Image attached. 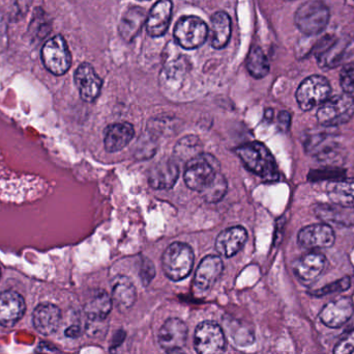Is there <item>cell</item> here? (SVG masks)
I'll return each instance as SVG.
<instances>
[{
	"label": "cell",
	"instance_id": "cell-1",
	"mask_svg": "<svg viewBox=\"0 0 354 354\" xmlns=\"http://www.w3.org/2000/svg\"><path fill=\"white\" fill-rule=\"evenodd\" d=\"M236 154L247 170L268 182L278 181V166L270 150L259 141H252L237 148Z\"/></svg>",
	"mask_w": 354,
	"mask_h": 354
},
{
	"label": "cell",
	"instance_id": "cell-2",
	"mask_svg": "<svg viewBox=\"0 0 354 354\" xmlns=\"http://www.w3.org/2000/svg\"><path fill=\"white\" fill-rule=\"evenodd\" d=\"M218 172L220 164L218 160L209 154L200 153L185 163L183 179L191 191L201 193Z\"/></svg>",
	"mask_w": 354,
	"mask_h": 354
},
{
	"label": "cell",
	"instance_id": "cell-3",
	"mask_svg": "<svg viewBox=\"0 0 354 354\" xmlns=\"http://www.w3.org/2000/svg\"><path fill=\"white\" fill-rule=\"evenodd\" d=\"M316 57L322 69H335L354 54V39L351 37H322L316 44Z\"/></svg>",
	"mask_w": 354,
	"mask_h": 354
},
{
	"label": "cell",
	"instance_id": "cell-4",
	"mask_svg": "<svg viewBox=\"0 0 354 354\" xmlns=\"http://www.w3.org/2000/svg\"><path fill=\"white\" fill-rule=\"evenodd\" d=\"M330 12L328 6L322 0H309L301 4L295 12V22L304 35H319L330 22Z\"/></svg>",
	"mask_w": 354,
	"mask_h": 354
},
{
	"label": "cell",
	"instance_id": "cell-5",
	"mask_svg": "<svg viewBox=\"0 0 354 354\" xmlns=\"http://www.w3.org/2000/svg\"><path fill=\"white\" fill-rule=\"evenodd\" d=\"M194 251L187 243L174 242L162 256V267L167 278L181 281L189 276L193 269Z\"/></svg>",
	"mask_w": 354,
	"mask_h": 354
},
{
	"label": "cell",
	"instance_id": "cell-6",
	"mask_svg": "<svg viewBox=\"0 0 354 354\" xmlns=\"http://www.w3.org/2000/svg\"><path fill=\"white\" fill-rule=\"evenodd\" d=\"M354 114V99L347 94L333 96L319 106L318 123L324 127H337L349 122Z\"/></svg>",
	"mask_w": 354,
	"mask_h": 354
},
{
	"label": "cell",
	"instance_id": "cell-7",
	"mask_svg": "<svg viewBox=\"0 0 354 354\" xmlns=\"http://www.w3.org/2000/svg\"><path fill=\"white\" fill-rule=\"evenodd\" d=\"M41 60L44 66L55 76H62L72 66V54L62 35L52 37L41 48Z\"/></svg>",
	"mask_w": 354,
	"mask_h": 354
},
{
	"label": "cell",
	"instance_id": "cell-8",
	"mask_svg": "<svg viewBox=\"0 0 354 354\" xmlns=\"http://www.w3.org/2000/svg\"><path fill=\"white\" fill-rule=\"evenodd\" d=\"M332 87L330 81L322 75H312L299 85L295 97L299 107L309 112L322 105L330 97Z\"/></svg>",
	"mask_w": 354,
	"mask_h": 354
},
{
	"label": "cell",
	"instance_id": "cell-9",
	"mask_svg": "<svg viewBox=\"0 0 354 354\" xmlns=\"http://www.w3.org/2000/svg\"><path fill=\"white\" fill-rule=\"evenodd\" d=\"M207 37V25L198 17H181L174 28V39L183 49L200 47L205 43Z\"/></svg>",
	"mask_w": 354,
	"mask_h": 354
},
{
	"label": "cell",
	"instance_id": "cell-10",
	"mask_svg": "<svg viewBox=\"0 0 354 354\" xmlns=\"http://www.w3.org/2000/svg\"><path fill=\"white\" fill-rule=\"evenodd\" d=\"M194 347L198 353L214 354L225 351L226 339L218 324L212 321L200 324L195 330Z\"/></svg>",
	"mask_w": 354,
	"mask_h": 354
},
{
	"label": "cell",
	"instance_id": "cell-11",
	"mask_svg": "<svg viewBox=\"0 0 354 354\" xmlns=\"http://www.w3.org/2000/svg\"><path fill=\"white\" fill-rule=\"evenodd\" d=\"M336 241V235L326 222L310 224L299 231L297 242L306 249H330Z\"/></svg>",
	"mask_w": 354,
	"mask_h": 354
},
{
	"label": "cell",
	"instance_id": "cell-12",
	"mask_svg": "<svg viewBox=\"0 0 354 354\" xmlns=\"http://www.w3.org/2000/svg\"><path fill=\"white\" fill-rule=\"evenodd\" d=\"M187 338V328L185 322L177 318H170L159 332V344L167 353H180L185 348Z\"/></svg>",
	"mask_w": 354,
	"mask_h": 354
},
{
	"label": "cell",
	"instance_id": "cell-13",
	"mask_svg": "<svg viewBox=\"0 0 354 354\" xmlns=\"http://www.w3.org/2000/svg\"><path fill=\"white\" fill-rule=\"evenodd\" d=\"M74 80L83 101L91 103L97 100L103 87V80L91 64H81L75 72Z\"/></svg>",
	"mask_w": 354,
	"mask_h": 354
},
{
	"label": "cell",
	"instance_id": "cell-14",
	"mask_svg": "<svg viewBox=\"0 0 354 354\" xmlns=\"http://www.w3.org/2000/svg\"><path fill=\"white\" fill-rule=\"evenodd\" d=\"M354 313L353 299L340 297L328 303L319 314L320 321L330 328H339L351 320Z\"/></svg>",
	"mask_w": 354,
	"mask_h": 354
},
{
	"label": "cell",
	"instance_id": "cell-15",
	"mask_svg": "<svg viewBox=\"0 0 354 354\" xmlns=\"http://www.w3.org/2000/svg\"><path fill=\"white\" fill-rule=\"evenodd\" d=\"M26 306L22 295L16 291L8 290L0 293V326L12 328L25 314Z\"/></svg>",
	"mask_w": 354,
	"mask_h": 354
},
{
	"label": "cell",
	"instance_id": "cell-16",
	"mask_svg": "<svg viewBox=\"0 0 354 354\" xmlns=\"http://www.w3.org/2000/svg\"><path fill=\"white\" fill-rule=\"evenodd\" d=\"M326 265V258L322 254L310 253L293 263V272L301 284L309 286L315 282Z\"/></svg>",
	"mask_w": 354,
	"mask_h": 354
},
{
	"label": "cell",
	"instance_id": "cell-17",
	"mask_svg": "<svg viewBox=\"0 0 354 354\" xmlns=\"http://www.w3.org/2000/svg\"><path fill=\"white\" fill-rule=\"evenodd\" d=\"M224 264L218 256L209 255L204 257L196 270L194 286L200 292H205L212 288L222 276Z\"/></svg>",
	"mask_w": 354,
	"mask_h": 354
},
{
	"label": "cell",
	"instance_id": "cell-18",
	"mask_svg": "<svg viewBox=\"0 0 354 354\" xmlns=\"http://www.w3.org/2000/svg\"><path fill=\"white\" fill-rule=\"evenodd\" d=\"M248 240V232L243 227H231L216 237V249L221 256L231 258L243 249Z\"/></svg>",
	"mask_w": 354,
	"mask_h": 354
},
{
	"label": "cell",
	"instance_id": "cell-19",
	"mask_svg": "<svg viewBox=\"0 0 354 354\" xmlns=\"http://www.w3.org/2000/svg\"><path fill=\"white\" fill-rule=\"evenodd\" d=\"M171 0H159L147 16L145 22L147 33L153 37L165 35L171 21Z\"/></svg>",
	"mask_w": 354,
	"mask_h": 354
},
{
	"label": "cell",
	"instance_id": "cell-20",
	"mask_svg": "<svg viewBox=\"0 0 354 354\" xmlns=\"http://www.w3.org/2000/svg\"><path fill=\"white\" fill-rule=\"evenodd\" d=\"M62 311L52 303H41L35 308L32 315L33 326L39 334L50 336L59 328Z\"/></svg>",
	"mask_w": 354,
	"mask_h": 354
},
{
	"label": "cell",
	"instance_id": "cell-21",
	"mask_svg": "<svg viewBox=\"0 0 354 354\" xmlns=\"http://www.w3.org/2000/svg\"><path fill=\"white\" fill-rule=\"evenodd\" d=\"M178 176L176 160L164 159L149 170V183L153 189H170L176 185Z\"/></svg>",
	"mask_w": 354,
	"mask_h": 354
},
{
	"label": "cell",
	"instance_id": "cell-22",
	"mask_svg": "<svg viewBox=\"0 0 354 354\" xmlns=\"http://www.w3.org/2000/svg\"><path fill=\"white\" fill-rule=\"evenodd\" d=\"M135 129L132 124L128 122L116 123L110 125L105 131L106 151L109 153H116L122 151L134 139Z\"/></svg>",
	"mask_w": 354,
	"mask_h": 354
},
{
	"label": "cell",
	"instance_id": "cell-23",
	"mask_svg": "<svg viewBox=\"0 0 354 354\" xmlns=\"http://www.w3.org/2000/svg\"><path fill=\"white\" fill-rule=\"evenodd\" d=\"M112 303V297L106 291H95V294L87 301L84 308L88 321L103 324L111 312Z\"/></svg>",
	"mask_w": 354,
	"mask_h": 354
},
{
	"label": "cell",
	"instance_id": "cell-24",
	"mask_svg": "<svg viewBox=\"0 0 354 354\" xmlns=\"http://www.w3.org/2000/svg\"><path fill=\"white\" fill-rule=\"evenodd\" d=\"M147 17L145 16V10L139 6H133L129 8L120 21L118 31L122 39L127 42L133 41L140 33Z\"/></svg>",
	"mask_w": 354,
	"mask_h": 354
},
{
	"label": "cell",
	"instance_id": "cell-25",
	"mask_svg": "<svg viewBox=\"0 0 354 354\" xmlns=\"http://www.w3.org/2000/svg\"><path fill=\"white\" fill-rule=\"evenodd\" d=\"M136 289L130 278L120 276L112 283V301L118 309L124 311L136 301Z\"/></svg>",
	"mask_w": 354,
	"mask_h": 354
},
{
	"label": "cell",
	"instance_id": "cell-26",
	"mask_svg": "<svg viewBox=\"0 0 354 354\" xmlns=\"http://www.w3.org/2000/svg\"><path fill=\"white\" fill-rule=\"evenodd\" d=\"M316 216L322 222H333L341 226L351 227L354 224V210L351 208H345L342 206L318 205L314 208Z\"/></svg>",
	"mask_w": 354,
	"mask_h": 354
},
{
	"label": "cell",
	"instance_id": "cell-27",
	"mask_svg": "<svg viewBox=\"0 0 354 354\" xmlns=\"http://www.w3.org/2000/svg\"><path fill=\"white\" fill-rule=\"evenodd\" d=\"M210 26V44L216 49L226 47L231 37V19L228 14L218 12L212 15Z\"/></svg>",
	"mask_w": 354,
	"mask_h": 354
},
{
	"label": "cell",
	"instance_id": "cell-28",
	"mask_svg": "<svg viewBox=\"0 0 354 354\" xmlns=\"http://www.w3.org/2000/svg\"><path fill=\"white\" fill-rule=\"evenodd\" d=\"M328 195L335 205L354 209V179H343L328 183Z\"/></svg>",
	"mask_w": 354,
	"mask_h": 354
},
{
	"label": "cell",
	"instance_id": "cell-29",
	"mask_svg": "<svg viewBox=\"0 0 354 354\" xmlns=\"http://www.w3.org/2000/svg\"><path fill=\"white\" fill-rule=\"evenodd\" d=\"M247 69L254 78H263L270 73V62L261 48H252L247 58Z\"/></svg>",
	"mask_w": 354,
	"mask_h": 354
},
{
	"label": "cell",
	"instance_id": "cell-30",
	"mask_svg": "<svg viewBox=\"0 0 354 354\" xmlns=\"http://www.w3.org/2000/svg\"><path fill=\"white\" fill-rule=\"evenodd\" d=\"M200 149H201V145H200L199 139L194 135H187L177 143L174 149V155L177 159L185 161L187 163L192 158L199 155Z\"/></svg>",
	"mask_w": 354,
	"mask_h": 354
},
{
	"label": "cell",
	"instance_id": "cell-31",
	"mask_svg": "<svg viewBox=\"0 0 354 354\" xmlns=\"http://www.w3.org/2000/svg\"><path fill=\"white\" fill-rule=\"evenodd\" d=\"M227 187L228 185L224 175L218 172L212 182L202 191V197L207 203H216L226 195Z\"/></svg>",
	"mask_w": 354,
	"mask_h": 354
},
{
	"label": "cell",
	"instance_id": "cell-32",
	"mask_svg": "<svg viewBox=\"0 0 354 354\" xmlns=\"http://www.w3.org/2000/svg\"><path fill=\"white\" fill-rule=\"evenodd\" d=\"M29 30H30V35L35 41L43 39L51 30V25H50L49 20H48L45 12L41 10H41L37 8V12H35V17L31 20Z\"/></svg>",
	"mask_w": 354,
	"mask_h": 354
},
{
	"label": "cell",
	"instance_id": "cell-33",
	"mask_svg": "<svg viewBox=\"0 0 354 354\" xmlns=\"http://www.w3.org/2000/svg\"><path fill=\"white\" fill-rule=\"evenodd\" d=\"M351 285V278H349V276H345V278L336 281V282L332 283V284L322 287V289L312 291V292H310V294L315 297H326V295L333 294V293L343 292V291L349 289Z\"/></svg>",
	"mask_w": 354,
	"mask_h": 354
},
{
	"label": "cell",
	"instance_id": "cell-34",
	"mask_svg": "<svg viewBox=\"0 0 354 354\" xmlns=\"http://www.w3.org/2000/svg\"><path fill=\"white\" fill-rule=\"evenodd\" d=\"M156 137L149 133V136L142 137L139 141L137 147L136 156L138 159H149L153 157V154L157 151V141Z\"/></svg>",
	"mask_w": 354,
	"mask_h": 354
},
{
	"label": "cell",
	"instance_id": "cell-35",
	"mask_svg": "<svg viewBox=\"0 0 354 354\" xmlns=\"http://www.w3.org/2000/svg\"><path fill=\"white\" fill-rule=\"evenodd\" d=\"M340 82L344 93L354 99V64H347L342 69Z\"/></svg>",
	"mask_w": 354,
	"mask_h": 354
},
{
	"label": "cell",
	"instance_id": "cell-36",
	"mask_svg": "<svg viewBox=\"0 0 354 354\" xmlns=\"http://www.w3.org/2000/svg\"><path fill=\"white\" fill-rule=\"evenodd\" d=\"M156 276V268L153 262L149 259H143L140 267V278L145 286H149Z\"/></svg>",
	"mask_w": 354,
	"mask_h": 354
},
{
	"label": "cell",
	"instance_id": "cell-37",
	"mask_svg": "<svg viewBox=\"0 0 354 354\" xmlns=\"http://www.w3.org/2000/svg\"><path fill=\"white\" fill-rule=\"evenodd\" d=\"M354 353V330L336 345L334 353L351 354Z\"/></svg>",
	"mask_w": 354,
	"mask_h": 354
},
{
	"label": "cell",
	"instance_id": "cell-38",
	"mask_svg": "<svg viewBox=\"0 0 354 354\" xmlns=\"http://www.w3.org/2000/svg\"><path fill=\"white\" fill-rule=\"evenodd\" d=\"M278 124L281 130L284 132L288 131L291 125V114L288 112H281L278 116Z\"/></svg>",
	"mask_w": 354,
	"mask_h": 354
},
{
	"label": "cell",
	"instance_id": "cell-39",
	"mask_svg": "<svg viewBox=\"0 0 354 354\" xmlns=\"http://www.w3.org/2000/svg\"><path fill=\"white\" fill-rule=\"evenodd\" d=\"M82 334V328L79 326H72L66 330V336L68 338L76 339Z\"/></svg>",
	"mask_w": 354,
	"mask_h": 354
},
{
	"label": "cell",
	"instance_id": "cell-40",
	"mask_svg": "<svg viewBox=\"0 0 354 354\" xmlns=\"http://www.w3.org/2000/svg\"><path fill=\"white\" fill-rule=\"evenodd\" d=\"M0 276H1V269H0Z\"/></svg>",
	"mask_w": 354,
	"mask_h": 354
}]
</instances>
